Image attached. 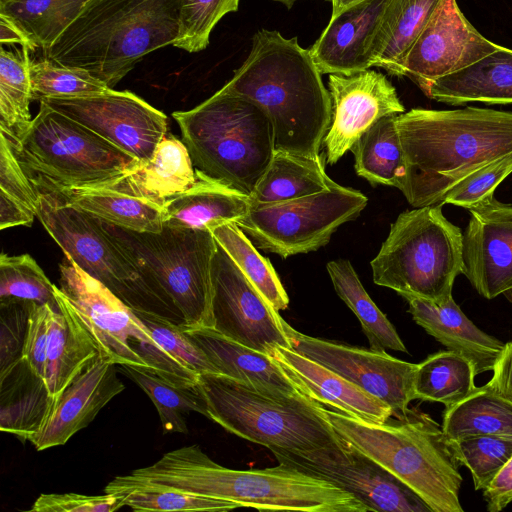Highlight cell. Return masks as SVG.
I'll list each match as a JSON object with an SVG mask.
<instances>
[{
    "label": "cell",
    "instance_id": "obj_58",
    "mask_svg": "<svg viewBox=\"0 0 512 512\" xmlns=\"http://www.w3.org/2000/svg\"><path fill=\"white\" fill-rule=\"evenodd\" d=\"M282 3L285 5L288 9L292 8V6L297 2L298 0H273Z\"/></svg>",
    "mask_w": 512,
    "mask_h": 512
},
{
    "label": "cell",
    "instance_id": "obj_5",
    "mask_svg": "<svg viewBox=\"0 0 512 512\" xmlns=\"http://www.w3.org/2000/svg\"><path fill=\"white\" fill-rule=\"evenodd\" d=\"M323 411L346 442L411 488L433 512H463L460 464L442 427L427 414L410 410L389 424Z\"/></svg>",
    "mask_w": 512,
    "mask_h": 512
},
{
    "label": "cell",
    "instance_id": "obj_44",
    "mask_svg": "<svg viewBox=\"0 0 512 512\" xmlns=\"http://www.w3.org/2000/svg\"><path fill=\"white\" fill-rule=\"evenodd\" d=\"M33 100L81 97L102 93L110 87L85 69L61 65L47 58L30 65Z\"/></svg>",
    "mask_w": 512,
    "mask_h": 512
},
{
    "label": "cell",
    "instance_id": "obj_25",
    "mask_svg": "<svg viewBox=\"0 0 512 512\" xmlns=\"http://www.w3.org/2000/svg\"><path fill=\"white\" fill-rule=\"evenodd\" d=\"M59 310L49 309L45 384L55 404L71 382L97 357L98 347L62 291Z\"/></svg>",
    "mask_w": 512,
    "mask_h": 512
},
{
    "label": "cell",
    "instance_id": "obj_46",
    "mask_svg": "<svg viewBox=\"0 0 512 512\" xmlns=\"http://www.w3.org/2000/svg\"><path fill=\"white\" fill-rule=\"evenodd\" d=\"M133 311L148 328L158 345L179 364L198 375L220 374L180 324L153 311Z\"/></svg>",
    "mask_w": 512,
    "mask_h": 512
},
{
    "label": "cell",
    "instance_id": "obj_59",
    "mask_svg": "<svg viewBox=\"0 0 512 512\" xmlns=\"http://www.w3.org/2000/svg\"><path fill=\"white\" fill-rule=\"evenodd\" d=\"M5 1H7V0H0V4H1V3H4Z\"/></svg>",
    "mask_w": 512,
    "mask_h": 512
},
{
    "label": "cell",
    "instance_id": "obj_13",
    "mask_svg": "<svg viewBox=\"0 0 512 512\" xmlns=\"http://www.w3.org/2000/svg\"><path fill=\"white\" fill-rule=\"evenodd\" d=\"M367 201L360 191L336 183L310 196L251 203L236 224L258 248L287 258L325 246L342 224L359 216Z\"/></svg>",
    "mask_w": 512,
    "mask_h": 512
},
{
    "label": "cell",
    "instance_id": "obj_2",
    "mask_svg": "<svg viewBox=\"0 0 512 512\" xmlns=\"http://www.w3.org/2000/svg\"><path fill=\"white\" fill-rule=\"evenodd\" d=\"M268 115L274 150L317 157L332 121V99L310 49L297 37L261 29L242 65L224 85Z\"/></svg>",
    "mask_w": 512,
    "mask_h": 512
},
{
    "label": "cell",
    "instance_id": "obj_19",
    "mask_svg": "<svg viewBox=\"0 0 512 512\" xmlns=\"http://www.w3.org/2000/svg\"><path fill=\"white\" fill-rule=\"evenodd\" d=\"M328 90L333 113L323 144L329 164L351 150L378 120L405 112L392 83L370 68L350 75L330 74Z\"/></svg>",
    "mask_w": 512,
    "mask_h": 512
},
{
    "label": "cell",
    "instance_id": "obj_39",
    "mask_svg": "<svg viewBox=\"0 0 512 512\" xmlns=\"http://www.w3.org/2000/svg\"><path fill=\"white\" fill-rule=\"evenodd\" d=\"M30 49L20 46L0 48V132L7 138L18 136L31 122L33 100Z\"/></svg>",
    "mask_w": 512,
    "mask_h": 512
},
{
    "label": "cell",
    "instance_id": "obj_17",
    "mask_svg": "<svg viewBox=\"0 0 512 512\" xmlns=\"http://www.w3.org/2000/svg\"><path fill=\"white\" fill-rule=\"evenodd\" d=\"M272 452L279 463L326 479L351 493L369 511L433 512L411 488L349 443L344 451Z\"/></svg>",
    "mask_w": 512,
    "mask_h": 512
},
{
    "label": "cell",
    "instance_id": "obj_55",
    "mask_svg": "<svg viewBox=\"0 0 512 512\" xmlns=\"http://www.w3.org/2000/svg\"><path fill=\"white\" fill-rule=\"evenodd\" d=\"M36 214L19 202L0 194V229L31 226Z\"/></svg>",
    "mask_w": 512,
    "mask_h": 512
},
{
    "label": "cell",
    "instance_id": "obj_29",
    "mask_svg": "<svg viewBox=\"0 0 512 512\" xmlns=\"http://www.w3.org/2000/svg\"><path fill=\"white\" fill-rule=\"evenodd\" d=\"M195 180L196 169L186 145L167 133L149 161L109 188L163 206L167 200L189 189Z\"/></svg>",
    "mask_w": 512,
    "mask_h": 512
},
{
    "label": "cell",
    "instance_id": "obj_23",
    "mask_svg": "<svg viewBox=\"0 0 512 512\" xmlns=\"http://www.w3.org/2000/svg\"><path fill=\"white\" fill-rule=\"evenodd\" d=\"M273 357L298 389L320 404L374 423H385L393 415L382 400L290 348L276 347Z\"/></svg>",
    "mask_w": 512,
    "mask_h": 512
},
{
    "label": "cell",
    "instance_id": "obj_21",
    "mask_svg": "<svg viewBox=\"0 0 512 512\" xmlns=\"http://www.w3.org/2000/svg\"><path fill=\"white\" fill-rule=\"evenodd\" d=\"M124 389L115 364L99 353L63 391L42 429L28 441L38 451L64 445Z\"/></svg>",
    "mask_w": 512,
    "mask_h": 512
},
{
    "label": "cell",
    "instance_id": "obj_26",
    "mask_svg": "<svg viewBox=\"0 0 512 512\" xmlns=\"http://www.w3.org/2000/svg\"><path fill=\"white\" fill-rule=\"evenodd\" d=\"M250 207L249 195L196 169L194 184L163 204V223L175 228L210 231L225 223H237Z\"/></svg>",
    "mask_w": 512,
    "mask_h": 512
},
{
    "label": "cell",
    "instance_id": "obj_40",
    "mask_svg": "<svg viewBox=\"0 0 512 512\" xmlns=\"http://www.w3.org/2000/svg\"><path fill=\"white\" fill-rule=\"evenodd\" d=\"M89 0H7L0 13L13 20L45 51L79 15Z\"/></svg>",
    "mask_w": 512,
    "mask_h": 512
},
{
    "label": "cell",
    "instance_id": "obj_42",
    "mask_svg": "<svg viewBox=\"0 0 512 512\" xmlns=\"http://www.w3.org/2000/svg\"><path fill=\"white\" fill-rule=\"evenodd\" d=\"M123 367L155 405L164 433L186 434L188 427L185 416L189 412H198L207 417L206 405L197 386H176L153 371L133 366Z\"/></svg>",
    "mask_w": 512,
    "mask_h": 512
},
{
    "label": "cell",
    "instance_id": "obj_30",
    "mask_svg": "<svg viewBox=\"0 0 512 512\" xmlns=\"http://www.w3.org/2000/svg\"><path fill=\"white\" fill-rule=\"evenodd\" d=\"M0 430L28 441L44 426L54 402L43 379L22 359L0 374Z\"/></svg>",
    "mask_w": 512,
    "mask_h": 512
},
{
    "label": "cell",
    "instance_id": "obj_9",
    "mask_svg": "<svg viewBox=\"0 0 512 512\" xmlns=\"http://www.w3.org/2000/svg\"><path fill=\"white\" fill-rule=\"evenodd\" d=\"M463 234L442 205L402 212L371 261L375 284L443 304L463 272Z\"/></svg>",
    "mask_w": 512,
    "mask_h": 512
},
{
    "label": "cell",
    "instance_id": "obj_50",
    "mask_svg": "<svg viewBox=\"0 0 512 512\" xmlns=\"http://www.w3.org/2000/svg\"><path fill=\"white\" fill-rule=\"evenodd\" d=\"M0 194L37 214L39 192L18 162L7 137L0 132Z\"/></svg>",
    "mask_w": 512,
    "mask_h": 512
},
{
    "label": "cell",
    "instance_id": "obj_8",
    "mask_svg": "<svg viewBox=\"0 0 512 512\" xmlns=\"http://www.w3.org/2000/svg\"><path fill=\"white\" fill-rule=\"evenodd\" d=\"M7 139L38 192L110 187L142 164L43 101L29 125Z\"/></svg>",
    "mask_w": 512,
    "mask_h": 512
},
{
    "label": "cell",
    "instance_id": "obj_11",
    "mask_svg": "<svg viewBox=\"0 0 512 512\" xmlns=\"http://www.w3.org/2000/svg\"><path fill=\"white\" fill-rule=\"evenodd\" d=\"M59 289L94 339L99 353L115 365L153 371L180 387H195L198 374L168 355L133 309L65 255L59 264Z\"/></svg>",
    "mask_w": 512,
    "mask_h": 512
},
{
    "label": "cell",
    "instance_id": "obj_18",
    "mask_svg": "<svg viewBox=\"0 0 512 512\" xmlns=\"http://www.w3.org/2000/svg\"><path fill=\"white\" fill-rule=\"evenodd\" d=\"M500 45L485 38L464 16L456 0H441L402 65L426 95L437 79L493 53Z\"/></svg>",
    "mask_w": 512,
    "mask_h": 512
},
{
    "label": "cell",
    "instance_id": "obj_15",
    "mask_svg": "<svg viewBox=\"0 0 512 512\" xmlns=\"http://www.w3.org/2000/svg\"><path fill=\"white\" fill-rule=\"evenodd\" d=\"M285 333L295 352L323 365L385 402L398 419L407 416L415 400L417 364L392 357L385 351L352 347L305 335L285 320Z\"/></svg>",
    "mask_w": 512,
    "mask_h": 512
},
{
    "label": "cell",
    "instance_id": "obj_41",
    "mask_svg": "<svg viewBox=\"0 0 512 512\" xmlns=\"http://www.w3.org/2000/svg\"><path fill=\"white\" fill-rule=\"evenodd\" d=\"M217 243L279 312L289 304L288 295L270 261L263 257L241 228L233 222L210 230Z\"/></svg>",
    "mask_w": 512,
    "mask_h": 512
},
{
    "label": "cell",
    "instance_id": "obj_7",
    "mask_svg": "<svg viewBox=\"0 0 512 512\" xmlns=\"http://www.w3.org/2000/svg\"><path fill=\"white\" fill-rule=\"evenodd\" d=\"M172 116L195 169L250 196L274 153L266 112L223 86L198 106Z\"/></svg>",
    "mask_w": 512,
    "mask_h": 512
},
{
    "label": "cell",
    "instance_id": "obj_49",
    "mask_svg": "<svg viewBox=\"0 0 512 512\" xmlns=\"http://www.w3.org/2000/svg\"><path fill=\"white\" fill-rule=\"evenodd\" d=\"M0 374L22 360L33 302L0 300Z\"/></svg>",
    "mask_w": 512,
    "mask_h": 512
},
{
    "label": "cell",
    "instance_id": "obj_22",
    "mask_svg": "<svg viewBox=\"0 0 512 512\" xmlns=\"http://www.w3.org/2000/svg\"><path fill=\"white\" fill-rule=\"evenodd\" d=\"M391 0H361L336 15L310 48L322 74L350 75L371 67L372 45Z\"/></svg>",
    "mask_w": 512,
    "mask_h": 512
},
{
    "label": "cell",
    "instance_id": "obj_12",
    "mask_svg": "<svg viewBox=\"0 0 512 512\" xmlns=\"http://www.w3.org/2000/svg\"><path fill=\"white\" fill-rule=\"evenodd\" d=\"M36 217L66 256L129 307L159 314L162 309L172 312L103 220L44 192H39Z\"/></svg>",
    "mask_w": 512,
    "mask_h": 512
},
{
    "label": "cell",
    "instance_id": "obj_6",
    "mask_svg": "<svg viewBox=\"0 0 512 512\" xmlns=\"http://www.w3.org/2000/svg\"><path fill=\"white\" fill-rule=\"evenodd\" d=\"M197 389L207 417L228 432L271 451H344L323 406L303 393L268 392L221 374H202Z\"/></svg>",
    "mask_w": 512,
    "mask_h": 512
},
{
    "label": "cell",
    "instance_id": "obj_45",
    "mask_svg": "<svg viewBox=\"0 0 512 512\" xmlns=\"http://www.w3.org/2000/svg\"><path fill=\"white\" fill-rule=\"evenodd\" d=\"M460 465L471 473L475 490H483L512 457V438L478 435L449 440Z\"/></svg>",
    "mask_w": 512,
    "mask_h": 512
},
{
    "label": "cell",
    "instance_id": "obj_37",
    "mask_svg": "<svg viewBox=\"0 0 512 512\" xmlns=\"http://www.w3.org/2000/svg\"><path fill=\"white\" fill-rule=\"evenodd\" d=\"M104 493L116 496L123 506L134 511H210L226 512L241 507L238 503L205 497L170 487L142 482L128 474L113 478Z\"/></svg>",
    "mask_w": 512,
    "mask_h": 512
},
{
    "label": "cell",
    "instance_id": "obj_53",
    "mask_svg": "<svg viewBox=\"0 0 512 512\" xmlns=\"http://www.w3.org/2000/svg\"><path fill=\"white\" fill-rule=\"evenodd\" d=\"M482 491L489 512H499L512 502V457Z\"/></svg>",
    "mask_w": 512,
    "mask_h": 512
},
{
    "label": "cell",
    "instance_id": "obj_14",
    "mask_svg": "<svg viewBox=\"0 0 512 512\" xmlns=\"http://www.w3.org/2000/svg\"><path fill=\"white\" fill-rule=\"evenodd\" d=\"M140 162L149 161L167 132V116L136 94L113 88L89 96L44 98Z\"/></svg>",
    "mask_w": 512,
    "mask_h": 512
},
{
    "label": "cell",
    "instance_id": "obj_32",
    "mask_svg": "<svg viewBox=\"0 0 512 512\" xmlns=\"http://www.w3.org/2000/svg\"><path fill=\"white\" fill-rule=\"evenodd\" d=\"M335 184L326 174L320 156L274 150L250 199L251 203L260 204L283 202L322 192Z\"/></svg>",
    "mask_w": 512,
    "mask_h": 512
},
{
    "label": "cell",
    "instance_id": "obj_1",
    "mask_svg": "<svg viewBox=\"0 0 512 512\" xmlns=\"http://www.w3.org/2000/svg\"><path fill=\"white\" fill-rule=\"evenodd\" d=\"M396 125L406 162L400 191L414 208L443 206L458 183L512 154V112L414 108Z\"/></svg>",
    "mask_w": 512,
    "mask_h": 512
},
{
    "label": "cell",
    "instance_id": "obj_38",
    "mask_svg": "<svg viewBox=\"0 0 512 512\" xmlns=\"http://www.w3.org/2000/svg\"><path fill=\"white\" fill-rule=\"evenodd\" d=\"M473 363L464 355L442 350L417 364L415 399L452 406L467 397L477 386Z\"/></svg>",
    "mask_w": 512,
    "mask_h": 512
},
{
    "label": "cell",
    "instance_id": "obj_20",
    "mask_svg": "<svg viewBox=\"0 0 512 512\" xmlns=\"http://www.w3.org/2000/svg\"><path fill=\"white\" fill-rule=\"evenodd\" d=\"M468 210L462 274L491 300L512 291V204L493 195Z\"/></svg>",
    "mask_w": 512,
    "mask_h": 512
},
{
    "label": "cell",
    "instance_id": "obj_35",
    "mask_svg": "<svg viewBox=\"0 0 512 512\" xmlns=\"http://www.w3.org/2000/svg\"><path fill=\"white\" fill-rule=\"evenodd\" d=\"M397 115L378 120L352 146L356 173L373 185L400 190L406 177V162L396 125Z\"/></svg>",
    "mask_w": 512,
    "mask_h": 512
},
{
    "label": "cell",
    "instance_id": "obj_4",
    "mask_svg": "<svg viewBox=\"0 0 512 512\" xmlns=\"http://www.w3.org/2000/svg\"><path fill=\"white\" fill-rule=\"evenodd\" d=\"M182 0H89L43 57L114 88L147 54L172 45Z\"/></svg>",
    "mask_w": 512,
    "mask_h": 512
},
{
    "label": "cell",
    "instance_id": "obj_3",
    "mask_svg": "<svg viewBox=\"0 0 512 512\" xmlns=\"http://www.w3.org/2000/svg\"><path fill=\"white\" fill-rule=\"evenodd\" d=\"M136 477L142 482L230 500L258 510L369 511L351 493L291 465L279 463L261 470H233L214 462L198 445L163 454L154 464L137 469Z\"/></svg>",
    "mask_w": 512,
    "mask_h": 512
},
{
    "label": "cell",
    "instance_id": "obj_43",
    "mask_svg": "<svg viewBox=\"0 0 512 512\" xmlns=\"http://www.w3.org/2000/svg\"><path fill=\"white\" fill-rule=\"evenodd\" d=\"M56 286L28 254L0 256V300L15 299L59 310Z\"/></svg>",
    "mask_w": 512,
    "mask_h": 512
},
{
    "label": "cell",
    "instance_id": "obj_36",
    "mask_svg": "<svg viewBox=\"0 0 512 512\" xmlns=\"http://www.w3.org/2000/svg\"><path fill=\"white\" fill-rule=\"evenodd\" d=\"M327 271L336 293L358 318L370 349L407 352L396 329L370 298L351 263L343 259L330 261Z\"/></svg>",
    "mask_w": 512,
    "mask_h": 512
},
{
    "label": "cell",
    "instance_id": "obj_31",
    "mask_svg": "<svg viewBox=\"0 0 512 512\" xmlns=\"http://www.w3.org/2000/svg\"><path fill=\"white\" fill-rule=\"evenodd\" d=\"M441 0H391L372 45L371 67L402 77V65Z\"/></svg>",
    "mask_w": 512,
    "mask_h": 512
},
{
    "label": "cell",
    "instance_id": "obj_48",
    "mask_svg": "<svg viewBox=\"0 0 512 512\" xmlns=\"http://www.w3.org/2000/svg\"><path fill=\"white\" fill-rule=\"evenodd\" d=\"M512 173V154L484 166L454 188L444 198V204L470 209L494 195L498 185Z\"/></svg>",
    "mask_w": 512,
    "mask_h": 512
},
{
    "label": "cell",
    "instance_id": "obj_27",
    "mask_svg": "<svg viewBox=\"0 0 512 512\" xmlns=\"http://www.w3.org/2000/svg\"><path fill=\"white\" fill-rule=\"evenodd\" d=\"M183 329L221 375L268 392L302 393L273 356L244 346L214 328Z\"/></svg>",
    "mask_w": 512,
    "mask_h": 512
},
{
    "label": "cell",
    "instance_id": "obj_51",
    "mask_svg": "<svg viewBox=\"0 0 512 512\" xmlns=\"http://www.w3.org/2000/svg\"><path fill=\"white\" fill-rule=\"evenodd\" d=\"M124 507L112 495H83L77 493L41 494L33 503L31 512H114Z\"/></svg>",
    "mask_w": 512,
    "mask_h": 512
},
{
    "label": "cell",
    "instance_id": "obj_57",
    "mask_svg": "<svg viewBox=\"0 0 512 512\" xmlns=\"http://www.w3.org/2000/svg\"><path fill=\"white\" fill-rule=\"evenodd\" d=\"M330 1L332 3V14H331V16H332V15H336L337 13H339L346 7H348L352 4H355L356 2L361 1V0H330Z\"/></svg>",
    "mask_w": 512,
    "mask_h": 512
},
{
    "label": "cell",
    "instance_id": "obj_16",
    "mask_svg": "<svg viewBox=\"0 0 512 512\" xmlns=\"http://www.w3.org/2000/svg\"><path fill=\"white\" fill-rule=\"evenodd\" d=\"M214 329L254 350L273 356L291 349L278 311L218 244L212 264Z\"/></svg>",
    "mask_w": 512,
    "mask_h": 512
},
{
    "label": "cell",
    "instance_id": "obj_54",
    "mask_svg": "<svg viewBox=\"0 0 512 512\" xmlns=\"http://www.w3.org/2000/svg\"><path fill=\"white\" fill-rule=\"evenodd\" d=\"M492 377L486 383L496 393L512 401V341L504 349L493 366Z\"/></svg>",
    "mask_w": 512,
    "mask_h": 512
},
{
    "label": "cell",
    "instance_id": "obj_34",
    "mask_svg": "<svg viewBox=\"0 0 512 512\" xmlns=\"http://www.w3.org/2000/svg\"><path fill=\"white\" fill-rule=\"evenodd\" d=\"M448 440L478 435L512 438V401L486 384L446 407L441 425Z\"/></svg>",
    "mask_w": 512,
    "mask_h": 512
},
{
    "label": "cell",
    "instance_id": "obj_24",
    "mask_svg": "<svg viewBox=\"0 0 512 512\" xmlns=\"http://www.w3.org/2000/svg\"><path fill=\"white\" fill-rule=\"evenodd\" d=\"M414 321L448 350L467 357L476 374L492 371L505 344L483 332L460 309L453 297L443 304L405 295Z\"/></svg>",
    "mask_w": 512,
    "mask_h": 512
},
{
    "label": "cell",
    "instance_id": "obj_33",
    "mask_svg": "<svg viewBox=\"0 0 512 512\" xmlns=\"http://www.w3.org/2000/svg\"><path fill=\"white\" fill-rule=\"evenodd\" d=\"M53 194L74 208L126 230L159 233L164 226L162 205L113 188H83Z\"/></svg>",
    "mask_w": 512,
    "mask_h": 512
},
{
    "label": "cell",
    "instance_id": "obj_10",
    "mask_svg": "<svg viewBox=\"0 0 512 512\" xmlns=\"http://www.w3.org/2000/svg\"><path fill=\"white\" fill-rule=\"evenodd\" d=\"M105 226L131 252L183 328H214L212 264L218 243L211 231L164 225L152 233Z\"/></svg>",
    "mask_w": 512,
    "mask_h": 512
},
{
    "label": "cell",
    "instance_id": "obj_56",
    "mask_svg": "<svg viewBox=\"0 0 512 512\" xmlns=\"http://www.w3.org/2000/svg\"><path fill=\"white\" fill-rule=\"evenodd\" d=\"M0 42L4 44H18L27 47L30 51L37 49L23 30L9 17L0 13Z\"/></svg>",
    "mask_w": 512,
    "mask_h": 512
},
{
    "label": "cell",
    "instance_id": "obj_28",
    "mask_svg": "<svg viewBox=\"0 0 512 512\" xmlns=\"http://www.w3.org/2000/svg\"><path fill=\"white\" fill-rule=\"evenodd\" d=\"M426 96L449 105L482 102L512 103V50L499 46L493 53L437 79Z\"/></svg>",
    "mask_w": 512,
    "mask_h": 512
},
{
    "label": "cell",
    "instance_id": "obj_52",
    "mask_svg": "<svg viewBox=\"0 0 512 512\" xmlns=\"http://www.w3.org/2000/svg\"><path fill=\"white\" fill-rule=\"evenodd\" d=\"M50 307L32 303L22 354V359L31 371L43 380H45L46 373Z\"/></svg>",
    "mask_w": 512,
    "mask_h": 512
},
{
    "label": "cell",
    "instance_id": "obj_47",
    "mask_svg": "<svg viewBox=\"0 0 512 512\" xmlns=\"http://www.w3.org/2000/svg\"><path fill=\"white\" fill-rule=\"evenodd\" d=\"M240 0H182L178 35L172 46L194 53L204 50L216 24L238 10Z\"/></svg>",
    "mask_w": 512,
    "mask_h": 512
}]
</instances>
